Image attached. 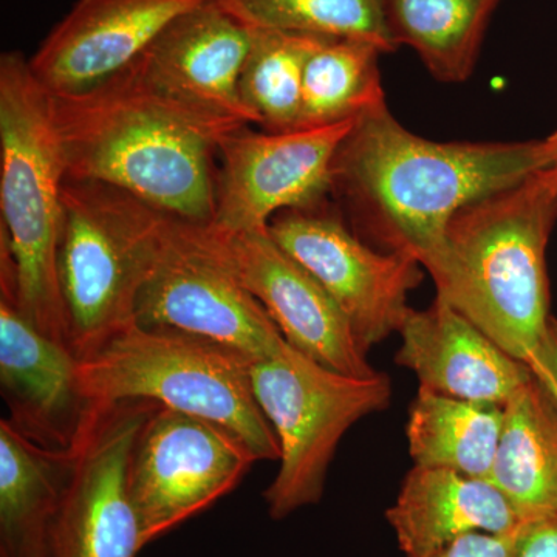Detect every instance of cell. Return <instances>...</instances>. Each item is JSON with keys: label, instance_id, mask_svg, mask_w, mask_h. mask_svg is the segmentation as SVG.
<instances>
[{"label": "cell", "instance_id": "5b68a950", "mask_svg": "<svg viewBox=\"0 0 557 557\" xmlns=\"http://www.w3.org/2000/svg\"><path fill=\"white\" fill-rule=\"evenodd\" d=\"M172 220L115 186L65 180L58 271L67 344L78 361L135 324Z\"/></svg>", "mask_w": 557, "mask_h": 557}, {"label": "cell", "instance_id": "277c9868", "mask_svg": "<svg viewBox=\"0 0 557 557\" xmlns=\"http://www.w3.org/2000/svg\"><path fill=\"white\" fill-rule=\"evenodd\" d=\"M65 180L51 95L24 53L7 51L0 57V240L13 258L21 313L69 348L58 271Z\"/></svg>", "mask_w": 557, "mask_h": 557}, {"label": "cell", "instance_id": "cb8c5ba5", "mask_svg": "<svg viewBox=\"0 0 557 557\" xmlns=\"http://www.w3.org/2000/svg\"><path fill=\"white\" fill-rule=\"evenodd\" d=\"M239 95L252 124L281 134L299 129L304 70L325 36L252 28Z\"/></svg>", "mask_w": 557, "mask_h": 557}, {"label": "cell", "instance_id": "7402d4cb", "mask_svg": "<svg viewBox=\"0 0 557 557\" xmlns=\"http://www.w3.org/2000/svg\"><path fill=\"white\" fill-rule=\"evenodd\" d=\"M496 7V0H386V14L398 47L416 51L434 78L463 83Z\"/></svg>", "mask_w": 557, "mask_h": 557}, {"label": "cell", "instance_id": "d4e9b609", "mask_svg": "<svg viewBox=\"0 0 557 557\" xmlns=\"http://www.w3.org/2000/svg\"><path fill=\"white\" fill-rule=\"evenodd\" d=\"M219 3L255 30L366 40L383 53L398 49L388 28L386 0H219Z\"/></svg>", "mask_w": 557, "mask_h": 557}, {"label": "cell", "instance_id": "4316f807", "mask_svg": "<svg viewBox=\"0 0 557 557\" xmlns=\"http://www.w3.org/2000/svg\"><path fill=\"white\" fill-rule=\"evenodd\" d=\"M534 375L542 381L557 406V319L549 318L547 333L528 361Z\"/></svg>", "mask_w": 557, "mask_h": 557}, {"label": "cell", "instance_id": "83f0119b", "mask_svg": "<svg viewBox=\"0 0 557 557\" xmlns=\"http://www.w3.org/2000/svg\"><path fill=\"white\" fill-rule=\"evenodd\" d=\"M519 557H557V516L527 525Z\"/></svg>", "mask_w": 557, "mask_h": 557}, {"label": "cell", "instance_id": "30bf717a", "mask_svg": "<svg viewBox=\"0 0 557 557\" xmlns=\"http://www.w3.org/2000/svg\"><path fill=\"white\" fill-rule=\"evenodd\" d=\"M354 121L292 132H226L219 141L214 218L223 233L269 230L292 209H313L332 197L333 161Z\"/></svg>", "mask_w": 557, "mask_h": 557}, {"label": "cell", "instance_id": "5bb4252c", "mask_svg": "<svg viewBox=\"0 0 557 557\" xmlns=\"http://www.w3.org/2000/svg\"><path fill=\"white\" fill-rule=\"evenodd\" d=\"M0 392L7 423L44 449H72L94 409L81 391L75 355L21 313L7 249H0Z\"/></svg>", "mask_w": 557, "mask_h": 557}, {"label": "cell", "instance_id": "7a4b0ae2", "mask_svg": "<svg viewBox=\"0 0 557 557\" xmlns=\"http://www.w3.org/2000/svg\"><path fill=\"white\" fill-rule=\"evenodd\" d=\"M51 115L69 180L115 186L193 225L212 222L219 141L236 127L160 94L132 64L83 94L51 95Z\"/></svg>", "mask_w": 557, "mask_h": 557}, {"label": "cell", "instance_id": "44dd1931", "mask_svg": "<svg viewBox=\"0 0 557 557\" xmlns=\"http://www.w3.org/2000/svg\"><path fill=\"white\" fill-rule=\"evenodd\" d=\"M504 426V406L465 401L418 388L409 408V454L416 467L487 479Z\"/></svg>", "mask_w": 557, "mask_h": 557}, {"label": "cell", "instance_id": "52a82bcc", "mask_svg": "<svg viewBox=\"0 0 557 557\" xmlns=\"http://www.w3.org/2000/svg\"><path fill=\"white\" fill-rule=\"evenodd\" d=\"M259 408L276 434L278 471L263 493L273 520L319 504L341 440L359 420L391 405L384 373L354 376L319 364L292 346L249 368Z\"/></svg>", "mask_w": 557, "mask_h": 557}, {"label": "cell", "instance_id": "8992f818", "mask_svg": "<svg viewBox=\"0 0 557 557\" xmlns=\"http://www.w3.org/2000/svg\"><path fill=\"white\" fill-rule=\"evenodd\" d=\"M251 362L214 341L132 324L81 359L78 376L91 403L149 399L218 424L258 461H276L281 449L255 397Z\"/></svg>", "mask_w": 557, "mask_h": 557}, {"label": "cell", "instance_id": "4fadbf2b", "mask_svg": "<svg viewBox=\"0 0 557 557\" xmlns=\"http://www.w3.org/2000/svg\"><path fill=\"white\" fill-rule=\"evenodd\" d=\"M209 255L259 300L289 346L325 368L372 376L343 311L309 271L271 237L269 230L223 233L194 225Z\"/></svg>", "mask_w": 557, "mask_h": 557}, {"label": "cell", "instance_id": "2e32d148", "mask_svg": "<svg viewBox=\"0 0 557 557\" xmlns=\"http://www.w3.org/2000/svg\"><path fill=\"white\" fill-rule=\"evenodd\" d=\"M209 0H78L28 64L44 89L69 97L137 61L172 21Z\"/></svg>", "mask_w": 557, "mask_h": 557}, {"label": "cell", "instance_id": "8fae6325", "mask_svg": "<svg viewBox=\"0 0 557 557\" xmlns=\"http://www.w3.org/2000/svg\"><path fill=\"white\" fill-rule=\"evenodd\" d=\"M149 399L94 403L54 520L50 557H137L145 548L127 493V465Z\"/></svg>", "mask_w": 557, "mask_h": 557}, {"label": "cell", "instance_id": "ac0fdd59", "mask_svg": "<svg viewBox=\"0 0 557 557\" xmlns=\"http://www.w3.org/2000/svg\"><path fill=\"white\" fill-rule=\"evenodd\" d=\"M386 519L406 557H429L467 534L509 533L525 525L490 480L416 465Z\"/></svg>", "mask_w": 557, "mask_h": 557}, {"label": "cell", "instance_id": "6da1fadb", "mask_svg": "<svg viewBox=\"0 0 557 557\" xmlns=\"http://www.w3.org/2000/svg\"><path fill=\"white\" fill-rule=\"evenodd\" d=\"M556 164L547 137L440 143L406 129L387 104L355 120L333 161L332 197L372 247L428 271L460 209Z\"/></svg>", "mask_w": 557, "mask_h": 557}, {"label": "cell", "instance_id": "e0dca14e", "mask_svg": "<svg viewBox=\"0 0 557 557\" xmlns=\"http://www.w3.org/2000/svg\"><path fill=\"white\" fill-rule=\"evenodd\" d=\"M395 362L417 376L421 391L465 401L505 406L533 379V370L437 298L412 309L399 330Z\"/></svg>", "mask_w": 557, "mask_h": 557}, {"label": "cell", "instance_id": "9c48e42d", "mask_svg": "<svg viewBox=\"0 0 557 557\" xmlns=\"http://www.w3.org/2000/svg\"><path fill=\"white\" fill-rule=\"evenodd\" d=\"M269 231L335 300L366 355L401 330L424 277L416 259L372 247L329 203L281 212Z\"/></svg>", "mask_w": 557, "mask_h": 557}, {"label": "cell", "instance_id": "f546056e", "mask_svg": "<svg viewBox=\"0 0 557 557\" xmlns=\"http://www.w3.org/2000/svg\"><path fill=\"white\" fill-rule=\"evenodd\" d=\"M496 2L498 3V0H496Z\"/></svg>", "mask_w": 557, "mask_h": 557}, {"label": "cell", "instance_id": "3957f363", "mask_svg": "<svg viewBox=\"0 0 557 557\" xmlns=\"http://www.w3.org/2000/svg\"><path fill=\"white\" fill-rule=\"evenodd\" d=\"M556 220L557 163L460 209L428 269L437 298L525 364L552 318L547 247Z\"/></svg>", "mask_w": 557, "mask_h": 557}, {"label": "cell", "instance_id": "d6986e66", "mask_svg": "<svg viewBox=\"0 0 557 557\" xmlns=\"http://www.w3.org/2000/svg\"><path fill=\"white\" fill-rule=\"evenodd\" d=\"M491 483L523 523L557 516V406L533 379L504 406Z\"/></svg>", "mask_w": 557, "mask_h": 557}, {"label": "cell", "instance_id": "9a60e30c", "mask_svg": "<svg viewBox=\"0 0 557 557\" xmlns=\"http://www.w3.org/2000/svg\"><path fill=\"white\" fill-rule=\"evenodd\" d=\"M252 28L209 0L171 22L132 67L160 94L231 127L251 126L239 81Z\"/></svg>", "mask_w": 557, "mask_h": 557}, {"label": "cell", "instance_id": "ba28073f", "mask_svg": "<svg viewBox=\"0 0 557 557\" xmlns=\"http://www.w3.org/2000/svg\"><path fill=\"white\" fill-rule=\"evenodd\" d=\"M256 457L225 429L164 406L132 446L127 493L148 547L233 493Z\"/></svg>", "mask_w": 557, "mask_h": 557}, {"label": "cell", "instance_id": "ffe728a7", "mask_svg": "<svg viewBox=\"0 0 557 557\" xmlns=\"http://www.w3.org/2000/svg\"><path fill=\"white\" fill-rule=\"evenodd\" d=\"M73 448H40L0 421V557H50Z\"/></svg>", "mask_w": 557, "mask_h": 557}, {"label": "cell", "instance_id": "484cf974", "mask_svg": "<svg viewBox=\"0 0 557 557\" xmlns=\"http://www.w3.org/2000/svg\"><path fill=\"white\" fill-rule=\"evenodd\" d=\"M525 525L509 533H471L456 539L429 557H519Z\"/></svg>", "mask_w": 557, "mask_h": 557}, {"label": "cell", "instance_id": "603a6c76", "mask_svg": "<svg viewBox=\"0 0 557 557\" xmlns=\"http://www.w3.org/2000/svg\"><path fill=\"white\" fill-rule=\"evenodd\" d=\"M381 54L359 39L332 38L314 50L304 70L299 129L354 121L386 104Z\"/></svg>", "mask_w": 557, "mask_h": 557}, {"label": "cell", "instance_id": "f1b7e54d", "mask_svg": "<svg viewBox=\"0 0 557 557\" xmlns=\"http://www.w3.org/2000/svg\"><path fill=\"white\" fill-rule=\"evenodd\" d=\"M549 143H552L553 150H555L556 163H557V131L548 135Z\"/></svg>", "mask_w": 557, "mask_h": 557}, {"label": "cell", "instance_id": "7c38bea8", "mask_svg": "<svg viewBox=\"0 0 557 557\" xmlns=\"http://www.w3.org/2000/svg\"><path fill=\"white\" fill-rule=\"evenodd\" d=\"M135 324L214 341L252 361L277 357L288 346L259 300L209 255L193 223L175 218L139 295Z\"/></svg>", "mask_w": 557, "mask_h": 557}]
</instances>
